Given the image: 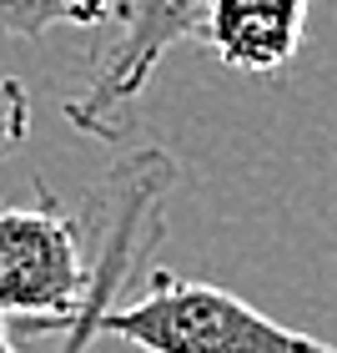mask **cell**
<instances>
[{
  "instance_id": "2",
  "label": "cell",
  "mask_w": 337,
  "mask_h": 353,
  "mask_svg": "<svg viewBox=\"0 0 337 353\" xmlns=\"http://www.w3.org/2000/svg\"><path fill=\"white\" fill-rule=\"evenodd\" d=\"M176 187V162L162 147H141L131 157H121L106 172V182L96 187V197L86 207L91 228H96V252H91V278L86 293L76 303V318L66 328V343L56 353H91L101 339V318L116 308L121 288L131 283V268L141 252H151L166 232V197Z\"/></svg>"
},
{
  "instance_id": "6",
  "label": "cell",
  "mask_w": 337,
  "mask_h": 353,
  "mask_svg": "<svg viewBox=\"0 0 337 353\" xmlns=\"http://www.w3.org/2000/svg\"><path fill=\"white\" fill-rule=\"evenodd\" d=\"M111 0H0V36L30 41L56 26H101Z\"/></svg>"
},
{
  "instance_id": "5",
  "label": "cell",
  "mask_w": 337,
  "mask_h": 353,
  "mask_svg": "<svg viewBox=\"0 0 337 353\" xmlns=\"http://www.w3.org/2000/svg\"><path fill=\"white\" fill-rule=\"evenodd\" d=\"M312 0H212L202 41L232 71H282L297 56Z\"/></svg>"
},
{
  "instance_id": "1",
  "label": "cell",
  "mask_w": 337,
  "mask_h": 353,
  "mask_svg": "<svg viewBox=\"0 0 337 353\" xmlns=\"http://www.w3.org/2000/svg\"><path fill=\"white\" fill-rule=\"evenodd\" d=\"M101 339H121L141 353H337V343L282 328L227 288L176 278L156 268L151 283L101 318Z\"/></svg>"
},
{
  "instance_id": "7",
  "label": "cell",
  "mask_w": 337,
  "mask_h": 353,
  "mask_svg": "<svg viewBox=\"0 0 337 353\" xmlns=\"http://www.w3.org/2000/svg\"><path fill=\"white\" fill-rule=\"evenodd\" d=\"M30 137V91L15 76H0V157L21 152Z\"/></svg>"
},
{
  "instance_id": "8",
  "label": "cell",
  "mask_w": 337,
  "mask_h": 353,
  "mask_svg": "<svg viewBox=\"0 0 337 353\" xmlns=\"http://www.w3.org/2000/svg\"><path fill=\"white\" fill-rule=\"evenodd\" d=\"M0 353H21V348H15V339H10V328H6V318H0Z\"/></svg>"
},
{
  "instance_id": "4",
  "label": "cell",
  "mask_w": 337,
  "mask_h": 353,
  "mask_svg": "<svg viewBox=\"0 0 337 353\" xmlns=\"http://www.w3.org/2000/svg\"><path fill=\"white\" fill-rule=\"evenodd\" d=\"M111 15H116V36L101 46L86 91L66 101V121L96 141H116L126 132L151 71L171 46L202 36L212 0H121L111 6Z\"/></svg>"
},
{
  "instance_id": "3",
  "label": "cell",
  "mask_w": 337,
  "mask_h": 353,
  "mask_svg": "<svg viewBox=\"0 0 337 353\" xmlns=\"http://www.w3.org/2000/svg\"><path fill=\"white\" fill-rule=\"evenodd\" d=\"M86 278L81 217H71L51 187H36L25 207H0V318H21L30 333H66Z\"/></svg>"
}]
</instances>
